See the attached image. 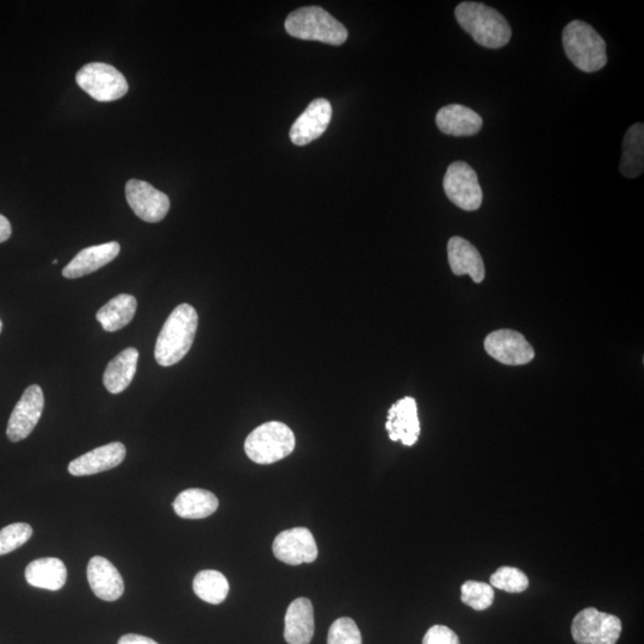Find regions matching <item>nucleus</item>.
<instances>
[{
    "label": "nucleus",
    "mask_w": 644,
    "mask_h": 644,
    "mask_svg": "<svg viewBox=\"0 0 644 644\" xmlns=\"http://www.w3.org/2000/svg\"><path fill=\"white\" fill-rule=\"evenodd\" d=\"M198 315L193 306L182 303L170 314L159 333L154 357L161 367H172L189 354L194 344Z\"/></svg>",
    "instance_id": "nucleus-1"
},
{
    "label": "nucleus",
    "mask_w": 644,
    "mask_h": 644,
    "mask_svg": "<svg viewBox=\"0 0 644 644\" xmlns=\"http://www.w3.org/2000/svg\"><path fill=\"white\" fill-rule=\"evenodd\" d=\"M455 16L458 24L483 47L497 49L505 47L511 40L509 22L491 6L463 2L457 5Z\"/></svg>",
    "instance_id": "nucleus-2"
},
{
    "label": "nucleus",
    "mask_w": 644,
    "mask_h": 644,
    "mask_svg": "<svg viewBox=\"0 0 644 644\" xmlns=\"http://www.w3.org/2000/svg\"><path fill=\"white\" fill-rule=\"evenodd\" d=\"M562 42L568 59L582 72H597L608 63L606 43L590 24L582 21L567 24Z\"/></svg>",
    "instance_id": "nucleus-3"
},
{
    "label": "nucleus",
    "mask_w": 644,
    "mask_h": 644,
    "mask_svg": "<svg viewBox=\"0 0 644 644\" xmlns=\"http://www.w3.org/2000/svg\"><path fill=\"white\" fill-rule=\"evenodd\" d=\"M286 29L290 36L326 45L342 46L348 40V29L320 6H307L288 16Z\"/></svg>",
    "instance_id": "nucleus-4"
},
{
    "label": "nucleus",
    "mask_w": 644,
    "mask_h": 644,
    "mask_svg": "<svg viewBox=\"0 0 644 644\" xmlns=\"http://www.w3.org/2000/svg\"><path fill=\"white\" fill-rule=\"evenodd\" d=\"M296 439L289 426L269 421L253 430L245 441V452L257 464H272L288 457L295 450Z\"/></svg>",
    "instance_id": "nucleus-5"
},
{
    "label": "nucleus",
    "mask_w": 644,
    "mask_h": 644,
    "mask_svg": "<svg viewBox=\"0 0 644 644\" xmlns=\"http://www.w3.org/2000/svg\"><path fill=\"white\" fill-rule=\"evenodd\" d=\"M77 84L98 102H114L127 95L129 86L123 74L114 66L91 63L80 68Z\"/></svg>",
    "instance_id": "nucleus-6"
},
{
    "label": "nucleus",
    "mask_w": 644,
    "mask_h": 644,
    "mask_svg": "<svg viewBox=\"0 0 644 644\" xmlns=\"http://www.w3.org/2000/svg\"><path fill=\"white\" fill-rule=\"evenodd\" d=\"M622 622L615 615L587 608L573 619L572 636L578 644H616Z\"/></svg>",
    "instance_id": "nucleus-7"
},
{
    "label": "nucleus",
    "mask_w": 644,
    "mask_h": 644,
    "mask_svg": "<svg viewBox=\"0 0 644 644\" xmlns=\"http://www.w3.org/2000/svg\"><path fill=\"white\" fill-rule=\"evenodd\" d=\"M443 188L445 195L458 208L474 212L481 207L483 194L478 175L464 161H455L448 167Z\"/></svg>",
    "instance_id": "nucleus-8"
},
{
    "label": "nucleus",
    "mask_w": 644,
    "mask_h": 644,
    "mask_svg": "<svg viewBox=\"0 0 644 644\" xmlns=\"http://www.w3.org/2000/svg\"><path fill=\"white\" fill-rule=\"evenodd\" d=\"M129 207L139 219L157 224L165 219L170 210V198L150 183L130 179L126 185Z\"/></svg>",
    "instance_id": "nucleus-9"
},
{
    "label": "nucleus",
    "mask_w": 644,
    "mask_h": 644,
    "mask_svg": "<svg viewBox=\"0 0 644 644\" xmlns=\"http://www.w3.org/2000/svg\"><path fill=\"white\" fill-rule=\"evenodd\" d=\"M43 408H45V396L41 387L37 385L28 387L9 419L6 436L11 442H21L34 431L41 419Z\"/></svg>",
    "instance_id": "nucleus-10"
},
{
    "label": "nucleus",
    "mask_w": 644,
    "mask_h": 644,
    "mask_svg": "<svg viewBox=\"0 0 644 644\" xmlns=\"http://www.w3.org/2000/svg\"><path fill=\"white\" fill-rule=\"evenodd\" d=\"M276 559L290 566L312 563L318 559V546L307 528H294L281 532L272 544Z\"/></svg>",
    "instance_id": "nucleus-11"
},
{
    "label": "nucleus",
    "mask_w": 644,
    "mask_h": 644,
    "mask_svg": "<svg viewBox=\"0 0 644 644\" xmlns=\"http://www.w3.org/2000/svg\"><path fill=\"white\" fill-rule=\"evenodd\" d=\"M489 356L505 365H525L535 358V350L523 334L512 330L494 331L485 340Z\"/></svg>",
    "instance_id": "nucleus-12"
},
{
    "label": "nucleus",
    "mask_w": 644,
    "mask_h": 644,
    "mask_svg": "<svg viewBox=\"0 0 644 644\" xmlns=\"http://www.w3.org/2000/svg\"><path fill=\"white\" fill-rule=\"evenodd\" d=\"M332 114V105L327 99H315L291 127V142L296 146H306L319 139L330 126Z\"/></svg>",
    "instance_id": "nucleus-13"
},
{
    "label": "nucleus",
    "mask_w": 644,
    "mask_h": 644,
    "mask_svg": "<svg viewBox=\"0 0 644 644\" xmlns=\"http://www.w3.org/2000/svg\"><path fill=\"white\" fill-rule=\"evenodd\" d=\"M386 429L393 442H401L406 447L418 442L420 421L417 401L410 396L395 402L388 411Z\"/></svg>",
    "instance_id": "nucleus-14"
},
{
    "label": "nucleus",
    "mask_w": 644,
    "mask_h": 644,
    "mask_svg": "<svg viewBox=\"0 0 644 644\" xmlns=\"http://www.w3.org/2000/svg\"><path fill=\"white\" fill-rule=\"evenodd\" d=\"M127 450L125 445L114 442L96 448L76 458L68 466V472L73 476H89L107 472L125 461Z\"/></svg>",
    "instance_id": "nucleus-15"
},
{
    "label": "nucleus",
    "mask_w": 644,
    "mask_h": 644,
    "mask_svg": "<svg viewBox=\"0 0 644 644\" xmlns=\"http://www.w3.org/2000/svg\"><path fill=\"white\" fill-rule=\"evenodd\" d=\"M88 580L91 590L104 602H115L125 592V582L117 568L102 556H95L89 562Z\"/></svg>",
    "instance_id": "nucleus-16"
},
{
    "label": "nucleus",
    "mask_w": 644,
    "mask_h": 644,
    "mask_svg": "<svg viewBox=\"0 0 644 644\" xmlns=\"http://www.w3.org/2000/svg\"><path fill=\"white\" fill-rule=\"evenodd\" d=\"M121 246L116 241L88 247L78 253L63 270V276L74 280L94 274L97 270L113 262L120 255Z\"/></svg>",
    "instance_id": "nucleus-17"
},
{
    "label": "nucleus",
    "mask_w": 644,
    "mask_h": 644,
    "mask_svg": "<svg viewBox=\"0 0 644 644\" xmlns=\"http://www.w3.org/2000/svg\"><path fill=\"white\" fill-rule=\"evenodd\" d=\"M448 258L456 276L469 275L475 283L485 280V263L478 249L468 240L452 237L448 243Z\"/></svg>",
    "instance_id": "nucleus-18"
},
{
    "label": "nucleus",
    "mask_w": 644,
    "mask_h": 644,
    "mask_svg": "<svg viewBox=\"0 0 644 644\" xmlns=\"http://www.w3.org/2000/svg\"><path fill=\"white\" fill-rule=\"evenodd\" d=\"M436 123L442 133L456 136H473L480 133L482 117L461 104H449L438 111Z\"/></svg>",
    "instance_id": "nucleus-19"
},
{
    "label": "nucleus",
    "mask_w": 644,
    "mask_h": 644,
    "mask_svg": "<svg viewBox=\"0 0 644 644\" xmlns=\"http://www.w3.org/2000/svg\"><path fill=\"white\" fill-rule=\"evenodd\" d=\"M314 610L311 600L297 598L289 605L284 639L289 644H309L314 636Z\"/></svg>",
    "instance_id": "nucleus-20"
},
{
    "label": "nucleus",
    "mask_w": 644,
    "mask_h": 644,
    "mask_svg": "<svg viewBox=\"0 0 644 644\" xmlns=\"http://www.w3.org/2000/svg\"><path fill=\"white\" fill-rule=\"evenodd\" d=\"M139 351L134 348L123 350L104 371L103 383L111 394H120L132 383L138 369Z\"/></svg>",
    "instance_id": "nucleus-21"
},
{
    "label": "nucleus",
    "mask_w": 644,
    "mask_h": 644,
    "mask_svg": "<svg viewBox=\"0 0 644 644\" xmlns=\"http://www.w3.org/2000/svg\"><path fill=\"white\" fill-rule=\"evenodd\" d=\"M219 509V499L212 492L201 488H190L173 501L176 515L184 519H203Z\"/></svg>",
    "instance_id": "nucleus-22"
},
{
    "label": "nucleus",
    "mask_w": 644,
    "mask_h": 644,
    "mask_svg": "<svg viewBox=\"0 0 644 644\" xmlns=\"http://www.w3.org/2000/svg\"><path fill=\"white\" fill-rule=\"evenodd\" d=\"M26 579L29 585L48 591H59L67 580L65 563L55 557L30 562L26 569Z\"/></svg>",
    "instance_id": "nucleus-23"
},
{
    "label": "nucleus",
    "mask_w": 644,
    "mask_h": 644,
    "mask_svg": "<svg viewBox=\"0 0 644 644\" xmlns=\"http://www.w3.org/2000/svg\"><path fill=\"white\" fill-rule=\"evenodd\" d=\"M136 308L138 301L133 295L121 294L99 309L96 318L104 331L116 332L133 320Z\"/></svg>",
    "instance_id": "nucleus-24"
},
{
    "label": "nucleus",
    "mask_w": 644,
    "mask_h": 644,
    "mask_svg": "<svg viewBox=\"0 0 644 644\" xmlns=\"http://www.w3.org/2000/svg\"><path fill=\"white\" fill-rule=\"evenodd\" d=\"M622 175L629 179L640 177L644 170V126L636 123L628 129L623 140Z\"/></svg>",
    "instance_id": "nucleus-25"
},
{
    "label": "nucleus",
    "mask_w": 644,
    "mask_h": 644,
    "mask_svg": "<svg viewBox=\"0 0 644 644\" xmlns=\"http://www.w3.org/2000/svg\"><path fill=\"white\" fill-rule=\"evenodd\" d=\"M194 592L203 602L218 605L224 603L229 584L224 574L218 571H202L194 579Z\"/></svg>",
    "instance_id": "nucleus-26"
},
{
    "label": "nucleus",
    "mask_w": 644,
    "mask_h": 644,
    "mask_svg": "<svg viewBox=\"0 0 644 644\" xmlns=\"http://www.w3.org/2000/svg\"><path fill=\"white\" fill-rule=\"evenodd\" d=\"M461 600L475 611L491 608L494 602V591L491 585L485 582L469 580L461 587Z\"/></svg>",
    "instance_id": "nucleus-27"
},
{
    "label": "nucleus",
    "mask_w": 644,
    "mask_h": 644,
    "mask_svg": "<svg viewBox=\"0 0 644 644\" xmlns=\"http://www.w3.org/2000/svg\"><path fill=\"white\" fill-rule=\"evenodd\" d=\"M491 586L509 593H522L529 587V579L518 568L501 567L492 575Z\"/></svg>",
    "instance_id": "nucleus-28"
},
{
    "label": "nucleus",
    "mask_w": 644,
    "mask_h": 644,
    "mask_svg": "<svg viewBox=\"0 0 644 644\" xmlns=\"http://www.w3.org/2000/svg\"><path fill=\"white\" fill-rule=\"evenodd\" d=\"M33 536V528L27 523H15L0 530V556L12 553L26 544Z\"/></svg>",
    "instance_id": "nucleus-29"
},
{
    "label": "nucleus",
    "mask_w": 644,
    "mask_h": 644,
    "mask_svg": "<svg viewBox=\"0 0 644 644\" xmlns=\"http://www.w3.org/2000/svg\"><path fill=\"white\" fill-rule=\"evenodd\" d=\"M361 630L354 619L343 617L337 619L328 631L327 644H362Z\"/></svg>",
    "instance_id": "nucleus-30"
},
{
    "label": "nucleus",
    "mask_w": 644,
    "mask_h": 644,
    "mask_svg": "<svg viewBox=\"0 0 644 644\" xmlns=\"http://www.w3.org/2000/svg\"><path fill=\"white\" fill-rule=\"evenodd\" d=\"M423 644H461L458 636L444 625H435L427 630Z\"/></svg>",
    "instance_id": "nucleus-31"
},
{
    "label": "nucleus",
    "mask_w": 644,
    "mask_h": 644,
    "mask_svg": "<svg viewBox=\"0 0 644 644\" xmlns=\"http://www.w3.org/2000/svg\"><path fill=\"white\" fill-rule=\"evenodd\" d=\"M119 644H159L156 641L150 639V637H145L136 634H128L122 636L119 640Z\"/></svg>",
    "instance_id": "nucleus-32"
},
{
    "label": "nucleus",
    "mask_w": 644,
    "mask_h": 644,
    "mask_svg": "<svg viewBox=\"0 0 644 644\" xmlns=\"http://www.w3.org/2000/svg\"><path fill=\"white\" fill-rule=\"evenodd\" d=\"M11 233L10 221L4 215L0 214V243L8 240L11 237Z\"/></svg>",
    "instance_id": "nucleus-33"
},
{
    "label": "nucleus",
    "mask_w": 644,
    "mask_h": 644,
    "mask_svg": "<svg viewBox=\"0 0 644 644\" xmlns=\"http://www.w3.org/2000/svg\"><path fill=\"white\" fill-rule=\"evenodd\" d=\"M2 331H3V322L2 320H0V333H2Z\"/></svg>",
    "instance_id": "nucleus-34"
}]
</instances>
